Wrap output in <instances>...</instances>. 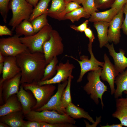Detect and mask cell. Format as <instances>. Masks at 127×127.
<instances>
[{"instance_id":"32","label":"cell","mask_w":127,"mask_h":127,"mask_svg":"<svg viewBox=\"0 0 127 127\" xmlns=\"http://www.w3.org/2000/svg\"><path fill=\"white\" fill-rule=\"evenodd\" d=\"M81 4L85 10L90 15L98 11L94 0H83Z\"/></svg>"},{"instance_id":"45","label":"cell","mask_w":127,"mask_h":127,"mask_svg":"<svg viewBox=\"0 0 127 127\" xmlns=\"http://www.w3.org/2000/svg\"><path fill=\"white\" fill-rule=\"evenodd\" d=\"M5 59V56L0 52V63H4Z\"/></svg>"},{"instance_id":"33","label":"cell","mask_w":127,"mask_h":127,"mask_svg":"<svg viewBox=\"0 0 127 127\" xmlns=\"http://www.w3.org/2000/svg\"><path fill=\"white\" fill-rule=\"evenodd\" d=\"M10 1V0H0V13L5 23L7 22L9 9L8 4Z\"/></svg>"},{"instance_id":"34","label":"cell","mask_w":127,"mask_h":127,"mask_svg":"<svg viewBox=\"0 0 127 127\" xmlns=\"http://www.w3.org/2000/svg\"><path fill=\"white\" fill-rule=\"evenodd\" d=\"M115 0H94L97 8L101 9H106L111 7Z\"/></svg>"},{"instance_id":"31","label":"cell","mask_w":127,"mask_h":127,"mask_svg":"<svg viewBox=\"0 0 127 127\" xmlns=\"http://www.w3.org/2000/svg\"><path fill=\"white\" fill-rule=\"evenodd\" d=\"M47 14H43L35 19L31 22L35 33L46 25L49 24L47 18Z\"/></svg>"},{"instance_id":"25","label":"cell","mask_w":127,"mask_h":127,"mask_svg":"<svg viewBox=\"0 0 127 127\" xmlns=\"http://www.w3.org/2000/svg\"><path fill=\"white\" fill-rule=\"evenodd\" d=\"M114 83L116 85L114 97L117 99L122 97L124 91H127V69L119 74L116 78Z\"/></svg>"},{"instance_id":"29","label":"cell","mask_w":127,"mask_h":127,"mask_svg":"<svg viewBox=\"0 0 127 127\" xmlns=\"http://www.w3.org/2000/svg\"><path fill=\"white\" fill-rule=\"evenodd\" d=\"M90 16L85 10L83 7H81L66 14L64 17V20H69L73 23L79 20L82 18H89Z\"/></svg>"},{"instance_id":"15","label":"cell","mask_w":127,"mask_h":127,"mask_svg":"<svg viewBox=\"0 0 127 127\" xmlns=\"http://www.w3.org/2000/svg\"><path fill=\"white\" fill-rule=\"evenodd\" d=\"M113 44L112 43L110 44L108 43L105 46L108 49L110 55L113 60L114 65L119 73L124 71L127 67V58L125 55V51L123 49H120L119 53L116 52Z\"/></svg>"},{"instance_id":"42","label":"cell","mask_w":127,"mask_h":127,"mask_svg":"<svg viewBox=\"0 0 127 127\" xmlns=\"http://www.w3.org/2000/svg\"><path fill=\"white\" fill-rule=\"evenodd\" d=\"M23 127H40V123L35 121H25Z\"/></svg>"},{"instance_id":"27","label":"cell","mask_w":127,"mask_h":127,"mask_svg":"<svg viewBox=\"0 0 127 127\" xmlns=\"http://www.w3.org/2000/svg\"><path fill=\"white\" fill-rule=\"evenodd\" d=\"M51 0H40L34 8L28 20L31 22L35 19L43 14H47L48 4Z\"/></svg>"},{"instance_id":"39","label":"cell","mask_w":127,"mask_h":127,"mask_svg":"<svg viewBox=\"0 0 127 127\" xmlns=\"http://www.w3.org/2000/svg\"><path fill=\"white\" fill-rule=\"evenodd\" d=\"M123 13L125 14V18L124 19L121 28L123 33L127 37V2L124 5L123 8Z\"/></svg>"},{"instance_id":"44","label":"cell","mask_w":127,"mask_h":127,"mask_svg":"<svg viewBox=\"0 0 127 127\" xmlns=\"http://www.w3.org/2000/svg\"><path fill=\"white\" fill-rule=\"evenodd\" d=\"M29 3L35 7L40 0H26Z\"/></svg>"},{"instance_id":"14","label":"cell","mask_w":127,"mask_h":127,"mask_svg":"<svg viewBox=\"0 0 127 127\" xmlns=\"http://www.w3.org/2000/svg\"><path fill=\"white\" fill-rule=\"evenodd\" d=\"M21 77V72L14 77L3 82L0 81L2 84V97L4 103L12 95L16 94L20 88Z\"/></svg>"},{"instance_id":"4","label":"cell","mask_w":127,"mask_h":127,"mask_svg":"<svg viewBox=\"0 0 127 127\" xmlns=\"http://www.w3.org/2000/svg\"><path fill=\"white\" fill-rule=\"evenodd\" d=\"M24 118L27 120L50 124L67 123L74 124L76 122L74 119L66 114H60L54 110H47L40 111L31 110L24 115Z\"/></svg>"},{"instance_id":"24","label":"cell","mask_w":127,"mask_h":127,"mask_svg":"<svg viewBox=\"0 0 127 127\" xmlns=\"http://www.w3.org/2000/svg\"><path fill=\"white\" fill-rule=\"evenodd\" d=\"M117 14V12L116 9L111 8L104 11L95 12L91 15L88 20L89 22L94 23L99 21L110 23Z\"/></svg>"},{"instance_id":"46","label":"cell","mask_w":127,"mask_h":127,"mask_svg":"<svg viewBox=\"0 0 127 127\" xmlns=\"http://www.w3.org/2000/svg\"><path fill=\"white\" fill-rule=\"evenodd\" d=\"M4 66V63H0V74L2 72Z\"/></svg>"},{"instance_id":"35","label":"cell","mask_w":127,"mask_h":127,"mask_svg":"<svg viewBox=\"0 0 127 127\" xmlns=\"http://www.w3.org/2000/svg\"><path fill=\"white\" fill-rule=\"evenodd\" d=\"M40 127H76L74 124L67 123L50 124L44 122H40Z\"/></svg>"},{"instance_id":"22","label":"cell","mask_w":127,"mask_h":127,"mask_svg":"<svg viewBox=\"0 0 127 127\" xmlns=\"http://www.w3.org/2000/svg\"><path fill=\"white\" fill-rule=\"evenodd\" d=\"M110 23L99 21L94 23L93 26L97 32L100 48L105 46L108 42V31Z\"/></svg>"},{"instance_id":"8","label":"cell","mask_w":127,"mask_h":127,"mask_svg":"<svg viewBox=\"0 0 127 127\" xmlns=\"http://www.w3.org/2000/svg\"><path fill=\"white\" fill-rule=\"evenodd\" d=\"M88 51L90 54V58L89 59L88 56L83 55L80 56V60L72 56L66 55V57L72 58L78 63L80 68V71L79 77L77 80L78 83L82 81L84 75L87 72L95 71L102 68L104 62L98 61L95 57L92 50V43L89 42L88 45Z\"/></svg>"},{"instance_id":"47","label":"cell","mask_w":127,"mask_h":127,"mask_svg":"<svg viewBox=\"0 0 127 127\" xmlns=\"http://www.w3.org/2000/svg\"><path fill=\"white\" fill-rule=\"evenodd\" d=\"M0 127H9L8 125L5 123L3 122H0Z\"/></svg>"},{"instance_id":"43","label":"cell","mask_w":127,"mask_h":127,"mask_svg":"<svg viewBox=\"0 0 127 127\" xmlns=\"http://www.w3.org/2000/svg\"><path fill=\"white\" fill-rule=\"evenodd\" d=\"M101 127H122L123 126L121 123L113 124L111 125H109L108 124H107L106 125L104 126L100 125Z\"/></svg>"},{"instance_id":"11","label":"cell","mask_w":127,"mask_h":127,"mask_svg":"<svg viewBox=\"0 0 127 127\" xmlns=\"http://www.w3.org/2000/svg\"><path fill=\"white\" fill-rule=\"evenodd\" d=\"M67 83L68 80L62 82V83H59L56 93L52 96L47 103L35 111H40L46 110H54L60 114H66L65 111L64 110L62 107L61 99L63 92Z\"/></svg>"},{"instance_id":"13","label":"cell","mask_w":127,"mask_h":127,"mask_svg":"<svg viewBox=\"0 0 127 127\" xmlns=\"http://www.w3.org/2000/svg\"><path fill=\"white\" fill-rule=\"evenodd\" d=\"M123 14V8L110 23L108 31V42H112L115 44L119 42L121 37L120 29L124 19Z\"/></svg>"},{"instance_id":"48","label":"cell","mask_w":127,"mask_h":127,"mask_svg":"<svg viewBox=\"0 0 127 127\" xmlns=\"http://www.w3.org/2000/svg\"><path fill=\"white\" fill-rule=\"evenodd\" d=\"M83 0H71V1H74L75 2L79 4H81L82 3Z\"/></svg>"},{"instance_id":"38","label":"cell","mask_w":127,"mask_h":127,"mask_svg":"<svg viewBox=\"0 0 127 127\" xmlns=\"http://www.w3.org/2000/svg\"><path fill=\"white\" fill-rule=\"evenodd\" d=\"M89 22L88 20H87L78 26L72 25H71L70 26V27L76 31L81 32H84L86 29L87 27V25Z\"/></svg>"},{"instance_id":"26","label":"cell","mask_w":127,"mask_h":127,"mask_svg":"<svg viewBox=\"0 0 127 127\" xmlns=\"http://www.w3.org/2000/svg\"><path fill=\"white\" fill-rule=\"evenodd\" d=\"M15 30L16 34L20 37L23 35L30 36L35 34L31 22L28 20H23L16 27Z\"/></svg>"},{"instance_id":"5","label":"cell","mask_w":127,"mask_h":127,"mask_svg":"<svg viewBox=\"0 0 127 127\" xmlns=\"http://www.w3.org/2000/svg\"><path fill=\"white\" fill-rule=\"evenodd\" d=\"M33 6L26 0H12L9 7L12 12V17L8 24L12 31L24 20H28L32 12Z\"/></svg>"},{"instance_id":"2","label":"cell","mask_w":127,"mask_h":127,"mask_svg":"<svg viewBox=\"0 0 127 127\" xmlns=\"http://www.w3.org/2000/svg\"><path fill=\"white\" fill-rule=\"evenodd\" d=\"M102 68L90 71L87 74V82L83 87L84 90L89 95L95 103H99V99L101 100L102 108L104 105L102 97L104 93L107 91V86L100 79Z\"/></svg>"},{"instance_id":"50","label":"cell","mask_w":127,"mask_h":127,"mask_svg":"<svg viewBox=\"0 0 127 127\" xmlns=\"http://www.w3.org/2000/svg\"><path fill=\"white\" fill-rule=\"evenodd\" d=\"M125 94H127V91H124L123 92Z\"/></svg>"},{"instance_id":"9","label":"cell","mask_w":127,"mask_h":127,"mask_svg":"<svg viewBox=\"0 0 127 127\" xmlns=\"http://www.w3.org/2000/svg\"><path fill=\"white\" fill-rule=\"evenodd\" d=\"M16 34L12 36L0 39V52L5 56L16 57L25 52L27 47Z\"/></svg>"},{"instance_id":"1","label":"cell","mask_w":127,"mask_h":127,"mask_svg":"<svg viewBox=\"0 0 127 127\" xmlns=\"http://www.w3.org/2000/svg\"><path fill=\"white\" fill-rule=\"evenodd\" d=\"M16 57L21 70V84L41 80L47 64L43 53H32L28 49Z\"/></svg>"},{"instance_id":"19","label":"cell","mask_w":127,"mask_h":127,"mask_svg":"<svg viewBox=\"0 0 127 127\" xmlns=\"http://www.w3.org/2000/svg\"><path fill=\"white\" fill-rule=\"evenodd\" d=\"M22 111L12 112L0 116V122L5 123L11 127H23L25 121Z\"/></svg>"},{"instance_id":"10","label":"cell","mask_w":127,"mask_h":127,"mask_svg":"<svg viewBox=\"0 0 127 127\" xmlns=\"http://www.w3.org/2000/svg\"><path fill=\"white\" fill-rule=\"evenodd\" d=\"M75 68L74 65L71 63L68 60L64 63L60 62L57 65V72L53 77L48 80L40 81L38 83L40 85H42L59 84L64 82L67 80L70 77H74L72 73Z\"/></svg>"},{"instance_id":"3","label":"cell","mask_w":127,"mask_h":127,"mask_svg":"<svg viewBox=\"0 0 127 127\" xmlns=\"http://www.w3.org/2000/svg\"><path fill=\"white\" fill-rule=\"evenodd\" d=\"M25 90L30 91L36 100L35 105L32 110H35L45 105L53 95L56 89L54 84L40 85L38 82L21 84Z\"/></svg>"},{"instance_id":"20","label":"cell","mask_w":127,"mask_h":127,"mask_svg":"<svg viewBox=\"0 0 127 127\" xmlns=\"http://www.w3.org/2000/svg\"><path fill=\"white\" fill-rule=\"evenodd\" d=\"M116 107L112 117L118 119L123 126L127 127V97L117 99Z\"/></svg>"},{"instance_id":"40","label":"cell","mask_w":127,"mask_h":127,"mask_svg":"<svg viewBox=\"0 0 127 127\" xmlns=\"http://www.w3.org/2000/svg\"><path fill=\"white\" fill-rule=\"evenodd\" d=\"M12 32L5 25H0V36L9 35L11 36Z\"/></svg>"},{"instance_id":"16","label":"cell","mask_w":127,"mask_h":127,"mask_svg":"<svg viewBox=\"0 0 127 127\" xmlns=\"http://www.w3.org/2000/svg\"><path fill=\"white\" fill-rule=\"evenodd\" d=\"M20 68L18 66L16 57H5L4 62L2 77L0 80L3 82L11 78L21 72Z\"/></svg>"},{"instance_id":"30","label":"cell","mask_w":127,"mask_h":127,"mask_svg":"<svg viewBox=\"0 0 127 127\" xmlns=\"http://www.w3.org/2000/svg\"><path fill=\"white\" fill-rule=\"evenodd\" d=\"M74 77H69L68 79V83L64 90L62 95L61 101L62 108L65 111V108L68 105L72 103L71 94V87L72 80Z\"/></svg>"},{"instance_id":"49","label":"cell","mask_w":127,"mask_h":127,"mask_svg":"<svg viewBox=\"0 0 127 127\" xmlns=\"http://www.w3.org/2000/svg\"><path fill=\"white\" fill-rule=\"evenodd\" d=\"M66 3H67L71 1V0H64Z\"/></svg>"},{"instance_id":"12","label":"cell","mask_w":127,"mask_h":127,"mask_svg":"<svg viewBox=\"0 0 127 127\" xmlns=\"http://www.w3.org/2000/svg\"><path fill=\"white\" fill-rule=\"evenodd\" d=\"M104 64L101 72L100 78L103 80L108 83L111 89V94H113L115 91V81L119 73L114 65L111 62L106 54L104 55Z\"/></svg>"},{"instance_id":"28","label":"cell","mask_w":127,"mask_h":127,"mask_svg":"<svg viewBox=\"0 0 127 127\" xmlns=\"http://www.w3.org/2000/svg\"><path fill=\"white\" fill-rule=\"evenodd\" d=\"M58 61L57 56L54 57L51 60L46 67L43 77L40 81L50 79L55 75L57 72L56 67Z\"/></svg>"},{"instance_id":"6","label":"cell","mask_w":127,"mask_h":127,"mask_svg":"<svg viewBox=\"0 0 127 127\" xmlns=\"http://www.w3.org/2000/svg\"><path fill=\"white\" fill-rule=\"evenodd\" d=\"M52 29L49 24L33 35L20 37V40L31 52L43 53V45L50 38V34Z\"/></svg>"},{"instance_id":"7","label":"cell","mask_w":127,"mask_h":127,"mask_svg":"<svg viewBox=\"0 0 127 127\" xmlns=\"http://www.w3.org/2000/svg\"><path fill=\"white\" fill-rule=\"evenodd\" d=\"M43 49L47 64L54 57L63 53L64 46L62 39L57 31L52 30L50 38L44 44Z\"/></svg>"},{"instance_id":"17","label":"cell","mask_w":127,"mask_h":127,"mask_svg":"<svg viewBox=\"0 0 127 127\" xmlns=\"http://www.w3.org/2000/svg\"><path fill=\"white\" fill-rule=\"evenodd\" d=\"M25 90L21 85L19 91L16 94L18 98L22 107V111L24 115L30 112L32 108L36 104V100L32 95Z\"/></svg>"},{"instance_id":"37","label":"cell","mask_w":127,"mask_h":127,"mask_svg":"<svg viewBox=\"0 0 127 127\" xmlns=\"http://www.w3.org/2000/svg\"><path fill=\"white\" fill-rule=\"evenodd\" d=\"M127 2V0H115L111 8L116 9L118 13L122 9Z\"/></svg>"},{"instance_id":"23","label":"cell","mask_w":127,"mask_h":127,"mask_svg":"<svg viewBox=\"0 0 127 127\" xmlns=\"http://www.w3.org/2000/svg\"><path fill=\"white\" fill-rule=\"evenodd\" d=\"M65 112L66 114L74 119L83 118L87 119L93 124L95 123L92 118L88 112L72 103L69 104L66 108Z\"/></svg>"},{"instance_id":"41","label":"cell","mask_w":127,"mask_h":127,"mask_svg":"<svg viewBox=\"0 0 127 127\" xmlns=\"http://www.w3.org/2000/svg\"><path fill=\"white\" fill-rule=\"evenodd\" d=\"M84 32L86 36L89 39V42L92 43L95 37L92 30L90 28L87 27Z\"/></svg>"},{"instance_id":"36","label":"cell","mask_w":127,"mask_h":127,"mask_svg":"<svg viewBox=\"0 0 127 127\" xmlns=\"http://www.w3.org/2000/svg\"><path fill=\"white\" fill-rule=\"evenodd\" d=\"M81 7L78 3L74 1H71L66 4L64 12L65 15Z\"/></svg>"},{"instance_id":"21","label":"cell","mask_w":127,"mask_h":127,"mask_svg":"<svg viewBox=\"0 0 127 127\" xmlns=\"http://www.w3.org/2000/svg\"><path fill=\"white\" fill-rule=\"evenodd\" d=\"M50 8L48 9L47 15L58 20H64V12L66 3L64 0H52Z\"/></svg>"},{"instance_id":"18","label":"cell","mask_w":127,"mask_h":127,"mask_svg":"<svg viewBox=\"0 0 127 127\" xmlns=\"http://www.w3.org/2000/svg\"><path fill=\"white\" fill-rule=\"evenodd\" d=\"M22 107L16 94L9 97L6 102L0 106V116L9 113L22 111Z\"/></svg>"}]
</instances>
